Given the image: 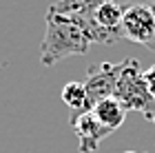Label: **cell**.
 Instances as JSON below:
<instances>
[{
    "instance_id": "obj_6",
    "label": "cell",
    "mask_w": 155,
    "mask_h": 153,
    "mask_svg": "<svg viewBox=\"0 0 155 153\" xmlns=\"http://www.w3.org/2000/svg\"><path fill=\"white\" fill-rule=\"evenodd\" d=\"M102 0H58L49 7V13H58V16H67V18H75L78 22L84 25L91 22L95 16V9L100 7Z\"/></svg>"
},
{
    "instance_id": "obj_10",
    "label": "cell",
    "mask_w": 155,
    "mask_h": 153,
    "mask_svg": "<svg viewBox=\"0 0 155 153\" xmlns=\"http://www.w3.org/2000/svg\"><path fill=\"white\" fill-rule=\"evenodd\" d=\"M144 80H146V87H149V91L155 95V65L149 67V69L144 71Z\"/></svg>"
},
{
    "instance_id": "obj_7",
    "label": "cell",
    "mask_w": 155,
    "mask_h": 153,
    "mask_svg": "<svg viewBox=\"0 0 155 153\" xmlns=\"http://www.w3.org/2000/svg\"><path fill=\"white\" fill-rule=\"evenodd\" d=\"M91 111H93V115L100 120V124L109 127L111 131L120 129V127L124 124V120H126V109L122 107V102H120L117 98L100 100Z\"/></svg>"
},
{
    "instance_id": "obj_4",
    "label": "cell",
    "mask_w": 155,
    "mask_h": 153,
    "mask_svg": "<svg viewBox=\"0 0 155 153\" xmlns=\"http://www.w3.org/2000/svg\"><path fill=\"white\" fill-rule=\"evenodd\" d=\"M122 69H124V60L122 62H100V65H95V67L89 69L87 78H84L89 109H93L100 100L113 98Z\"/></svg>"
},
{
    "instance_id": "obj_1",
    "label": "cell",
    "mask_w": 155,
    "mask_h": 153,
    "mask_svg": "<svg viewBox=\"0 0 155 153\" xmlns=\"http://www.w3.org/2000/svg\"><path fill=\"white\" fill-rule=\"evenodd\" d=\"M89 47L91 40L75 18L47 11V31L40 42V62L45 67H53L71 55H84Z\"/></svg>"
},
{
    "instance_id": "obj_5",
    "label": "cell",
    "mask_w": 155,
    "mask_h": 153,
    "mask_svg": "<svg viewBox=\"0 0 155 153\" xmlns=\"http://www.w3.org/2000/svg\"><path fill=\"white\" fill-rule=\"evenodd\" d=\"M69 124L78 135V147L80 153H93L104 138H109L113 131L109 127L100 124V120L93 115V111H82L69 118Z\"/></svg>"
},
{
    "instance_id": "obj_11",
    "label": "cell",
    "mask_w": 155,
    "mask_h": 153,
    "mask_svg": "<svg viewBox=\"0 0 155 153\" xmlns=\"http://www.w3.org/2000/svg\"><path fill=\"white\" fill-rule=\"evenodd\" d=\"M133 2H140V5H146L149 9L153 11V16H155V0H133Z\"/></svg>"
},
{
    "instance_id": "obj_8",
    "label": "cell",
    "mask_w": 155,
    "mask_h": 153,
    "mask_svg": "<svg viewBox=\"0 0 155 153\" xmlns=\"http://www.w3.org/2000/svg\"><path fill=\"white\" fill-rule=\"evenodd\" d=\"M122 16H124V7H120L117 2H100V7L95 9L93 20L102 29H107L115 36L124 38L122 33Z\"/></svg>"
},
{
    "instance_id": "obj_13",
    "label": "cell",
    "mask_w": 155,
    "mask_h": 153,
    "mask_svg": "<svg viewBox=\"0 0 155 153\" xmlns=\"http://www.w3.org/2000/svg\"><path fill=\"white\" fill-rule=\"evenodd\" d=\"M102 2H115V0H102Z\"/></svg>"
},
{
    "instance_id": "obj_9",
    "label": "cell",
    "mask_w": 155,
    "mask_h": 153,
    "mask_svg": "<svg viewBox=\"0 0 155 153\" xmlns=\"http://www.w3.org/2000/svg\"><path fill=\"white\" fill-rule=\"evenodd\" d=\"M62 102L71 109V115L82 113V111H91L89 109V98H87V89H84V82H67L60 91Z\"/></svg>"
},
{
    "instance_id": "obj_3",
    "label": "cell",
    "mask_w": 155,
    "mask_h": 153,
    "mask_svg": "<svg viewBox=\"0 0 155 153\" xmlns=\"http://www.w3.org/2000/svg\"><path fill=\"white\" fill-rule=\"evenodd\" d=\"M122 33L131 42L144 45L146 49L155 51V16L146 5L131 2L124 7L122 16Z\"/></svg>"
},
{
    "instance_id": "obj_12",
    "label": "cell",
    "mask_w": 155,
    "mask_h": 153,
    "mask_svg": "<svg viewBox=\"0 0 155 153\" xmlns=\"http://www.w3.org/2000/svg\"><path fill=\"white\" fill-rule=\"evenodd\" d=\"M124 153H140V151H124Z\"/></svg>"
},
{
    "instance_id": "obj_2",
    "label": "cell",
    "mask_w": 155,
    "mask_h": 153,
    "mask_svg": "<svg viewBox=\"0 0 155 153\" xmlns=\"http://www.w3.org/2000/svg\"><path fill=\"white\" fill-rule=\"evenodd\" d=\"M113 98H117L122 102V107L126 111H137L149 122L155 124V95L146 87L144 71H142V67H140V62L135 58L124 60V69L120 73Z\"/></svg>"
}]
</instances>
